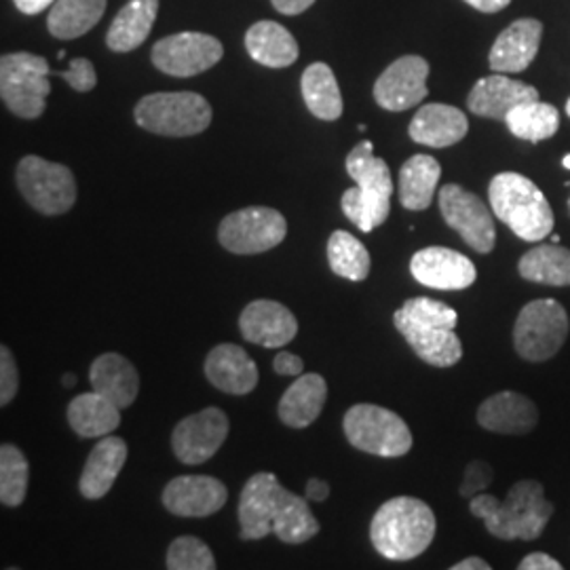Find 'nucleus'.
Returning <instances> with one entry per match:
<instances>
[{
	"mask_svg": "<svg viewBox=\"0 0 570 570\" xmlns=\"http://www.w3.org/2000/svg\"><path fill=\"white\" fill-rule=\"evenodd\" d=\"M207 381L228 395H247L258 385V367L239 345L214 346L205 360Z\"/></svg>",
	"mask_w": 570,
	"mask_h": 570,
	"instance_id": "22",
	"label": "nucleus"
},
{
	"mask_svg": "<svg viewBox=\"0 0 570 570\" xmlns=\"http://www.w3.org/2000/svg\"><path fill=\"white\" fill-rule=\"evenodd\" d=\"M239 330L247 343L279 348L289 345L298 334L294 313L275 301H254L245 306L239 317Z\"/></svg>",
	"mask_w": 570,
	"mask_h": 570,
	"instance_id": "19",
	"label": "nucleus"
},
{
	"mask_svg": "<svg viewBox=\"0 0 570 570\" xmlns=\"http://www.w3.org/2000/svg\"><path fill=\"white\" fill-rule=\"evenodd\" d=\"M452 570H490V564L482 558H465V560L456 562Z\"/></svg>",
	"mask_w": 570,
	"mask_h": 570,
	"instance_id": "49",
	"label": "nucleus"
},
{
	"mask_svg": "<svg viewBox=\"0 0 570 570\" xmlns=\"http://www.w3.org/2000/svg\"><path fill=\"white\" fill-rule=\"evenodd\" d=\"M320 522L308 510V499L285 490L282 505L273 520V534L287 546H301L320 532Z\"/></svg>",
	"mask_w": 570,
	"mask_h": 570,
	"instance_id": "35",
	"label": "nucleus"
},
{
	"mask_svg": "<svg viewBox=\"0 0 570 570\" xmlns=\"http://www.w3.org/2000/svg\"><path fill=\"white\" fill-rule=\"evenodd\" d=\"M518 271L532 284L569 287L570 249L558 244L537 245L520 258Z\"/></svg>",
	"mask_w": 570,
	"mask_h": 570,
	"instance_id": "34",
	"label": "nucleus"
},
{
	"mask_svg": "<svg viewBox=\"0 0 570 570\" xmlns=\"http://www.w3.org/2000/svg\"><path fill=\"white\" fill-rule=\"evenodd\" d=\"M468 131L469 121L465 112L449 104L421 106L407 127L410 138L429 148L454 146L468 136Z\"/></svg>",
	"mask_w": 570,
	"mask_h": 570,
	"instance_id": "24",
	"label": "nucleus"
},
{
	"mask_svg": "<svg viewBox=\"0 0 570 570\" xmlns=\"http://www.w3.org/2000/svg\"><path fill=\"white\" fill-rule=\"evenodd\" d=\"M68 423L81 438H106L121 425V407L98 391L81 393L68 404Z\"/></svg>",
	"mask_w": 570,
	"mask_h": 570,
	"instance_id": "30",
	"label": "nucleus"
},
{
	"mask_svg": "<svg viewBox=\"0 0 570 570\" xmlns=\"http://www.w3.org/2000/svg\"><path fill=\"white\" fill-rule=\"evenodd\" d=\"M20 389V372L9 346H0V406H9Z\"/></svg>",
	"mask_w": 570,
	"mask_h": 570,
	"instance_id": "41",
	"label": "nucleus"
},
{
	"mask_svg": "<svg viewBox=\"0 0 570 570\" xmlns=\"http://www.w3.org/2000/svg\"><path fill=\"white\" fill-rule=\"evenodd\" d=\"M343 429L348 444L366 454L397 459L412 449V433L406 421L387 407L374 404L348 407Z\"/></svg>",
	"mask_w": 570,
	"mask_h": 570,
	"instance_id": "8",
	"label": "nucleus"
},
{
	"mask_svg": "<svg viewBox=\"0 0 570 570\" xmlns=\"http://www.w3.org/2000/svg\"><path fill=\"white\" fill-rule=\"evenodd\" d=\"M520 570H562V564L558 560H553L548 553H541V551H534L529 553L520 564Z\"/></svg>",
	"mask_w": 570,
	"mask_h": 570,
	"instance_id": "44",
	"label": "nucleus"
},
{
	"mask_svg": "<svg viewBox=\"0 0 570 570\" xmlns=\"http://www.w3.org/2000/svg\"><path fill=\"white\" fill-rule=\"evenodd\" d=\"M492 478H494V473H492V468L487 461H471L468 469H465V480L459 489V494L465 497V499L475 497V494L489 489Z\"/></svg>",
	"mask_w": 570,
	"mask_h": 570,
	"instance_id": "42",
	"label": "nucleus"
},
{
	"mask_svg": "<svg viewBox=\"0 0 570 570\" xmlns=\"http://www.w3.org/2000/svg\"><path fill=\"white\" fill-rule=\"evenodd\" d=\"M435 527V515L425 501L395 497L374 513L370 541L383 558L406 562L421 556L433 543Z\"/></svg>",
	"mask_w": 570,
	"mask_h": 570,
	"instance_id": "3",
	"label": "nucleus"
},
{
	"mask_svg": "<svg viewBox=\"0 0 570 570\" xmlns=\"http://www.w3.org/2000/svg\"><path fill=\"white\" fill-rule=\"evenodd\" d=\"M89 383L117 407L131 406L140 393V374L119 353H102L89 367Z\"/></svg>",
	"mask_w": 570,
	"mask_h": 570,
	"instance_id": "26",
	"label": "nucleus"
},
{
	"mask_svg": "<svg viewBox=\"0 0 570 570\" xmlns=\"http://www.w3.org/2000/svg\"><path fill=\"white\" fill-rule=\"evenodd\" d=\"M165 510L178 518H207L225 508L228 490L212 475H178L164 490Z\"/></svg>",
	"mask_w": 570,
	"mask_h": 570,
	"instance_id": "18",
	"label": "nucleus"
},
{
	"mask_svg": "<svg viewBox=\"0 0 570 570\" xmlns=\"http://www.w3.org/2000/svg\"><path fill=\"white\" fill-rule=\"evenodd\" d=\"M327 263L334 275L348 282H364L370 273L366 245L346 230H334L327 239Z\"/></svg>",
	"mask_w": 570,
	"mask_h": 570,
	"instance_id": "37",
	"label": "nucleus"
},
{
	"mask_svg": "<svg viewBox=\"0 0 570 570\" xmlns=\"http://www.w3.org/2000/svg\"><path fill=\"white\" fill-rule=\"evenodd\" d=\"M505 125L520 140L532 144L543 142V140H550L551 136H556V131L560 129V112L551 104L539 102V100L524 102L511 110Z\"/></svg>",
	"mask_w": 570,
	"mask_h": 570,
	"instance_id": "36",
	"label": "nucleus"
},
{
	"mask_svg": "<svg viewBox=\"0 0 570 570\" xmlns=\"http://www.w3.org/2000/svg\"><path fill=\"white\" fill-rule=\"evenodd\" d=\"M287 235L284 214L273 207H244L228 214L218 226V242L237 256L263 254L282 244Z\"/></svg>",
	"mask_w": 570,
	"mask_h": 570,
	"instance_id": "11",
	"label": "nucleus"
},
{
	"mask_svg": "<svg viewBox=\"0 0 570 570\" xmlns=\"http://www.w3.org/2000/svg\"><path fill=\"white\" fill-rule=\"evenodd\" d=\"M459 315L452 306L428 296H416L395 311L393 324L412 346V351L435 367H450L461 362L463 345L454 334Z\"/></svg>",
	"mask_w": 570,
	"mask_h": 570,
	"instance_id": "1",
	"label": "nucleus"
},
{
	"mask_svg": "<svg viewBox=\"0 0 570 570\" xmlns=\"http://www.w3.org/2000/svg\"><path fill=\"white\" fill-rule=\"evenodd\" d=\"M543 23L534 18L513 21L490 49L489 63L494 72H524L539 53Z\"/></svg>",
	"mask_w": 570,
	"mask_h": 570,
	"instance_id": "21",
	"label": "nucleus"
},
{
	"mask_svg": "<svg viewBox=\"0 0 570 570\" xmlns=\"http://www.w3.org/2000/svg\"><path fill=\"white\" fill-rule=\"evenodd\" d=\"M159 16V0H129L106 32V45L115 53H129L148 39Z\"/></svg>",
	"mask_w": 570,
	"mask_h": 570,
	"instance_id": "29",
	"label": "nucleus"
},
{
	"mask_svg": "<svg viewBox=\"0 0 570 570\" xmlns=\"http://www.w3.org/2000/svg\"><path fill=\"white\" fill-rule=\"evenodd\" d=\"M271 2L282 16H301L308 7L315 4V0H271Z\"/></svg>",
	"mask_w": 570,
	"mask_h": 570,
	"instance_id": "45",
	"label": "nucleus"
},
{
	"mask_svg": "<svg viewBox=\"0 0 570 570\" xmlns=\"http://www.w3.org/2000/svg\"><path fill=\"white\" fill-rule=\"evenodd\" d=\"M569 313L553 298L524 306L513 326V346L527 362H548L569 338Z\"/></svg>",
	"mask_w": 570,
	"mask_h": 570,
	"instance_id": "9",
	"label": "nucleus"
},
{
	"mask_svg": "<svg viewBox=\"0 0 570 570\" xmlns=\"http://www.w3.org/2000/svg\"><path fill=\"white\" fill-rule=\"evenodd\" d=\"M245 49L249 58L266 68H287L296 63L301 49L294 35L279 21H256L245 32Z\"/></svg>",
	"mask_w": 570,
	"mask_h": 570,
	"instance_id": "28",
	"label": "nucleus"
},
{
	"mask_svg": "<svg viewBox=\"0 0 570 570\" xmlns=\"http://www.w3.org/2000/svg\"><path fill=\"white\" fill-rule=\"evenodd\" d=\"M442 176V165L429 155H414L400 169V202L410 212L428 209Z\"/></svg>",
	"mask_w": 570,
	"mask_h": 570,
	"instance_id": "33",
	"label": "nucleus"
},
{
	"mask_svg": "<svg viewBox=\"0 0 570 570\" xmlns=\"http://www.w3.org/2000/svg\"><path fill=\"white\" fill-rule=\"evenodd\" d=\"M327 383L322 374H301L279 400V419L292 429H305L317 421L326 406Z\"/></svg>",
	"mask_w": 570,
	"mask_h": 570,
	"instance_id": "27",
	"label": "nucleus"
},
{
	"mask_svg": "<svg viewBox=\"0 0 570 570\" xmlns=\"http://www.w3.org/2000/svg\"><path fill=\"white\" fill-rule=\"evenodd\" d=\"M273 370L279 374V376H301L305 364L298 355L289 353V351H279L277 357L273 360Z\"/></svg>",
	"mask_w": 570,
	"mask_h": 570,
	"instance_id": "43",
	"label": "nucleus"
},
{
	"mask_svg": "<svg viewBox=\"0 0 570 570\" xmlns=\"http://www.w3.org/2000/svg\"><path fill=\"white\" fill-rule=\"evenodd\" d=\"M127 444L117 435H106L87 456V463L82 468L79 490L82 497L89 501H98L106 497L115 487L121 469L127 463Z\"/></svg>",
	"mask_w": 570,
	"mask_h": 570,
	"instance_id": "25",
	"label": "nucleus"
},
{
	"mask_svg": "<svg viewBox=\"0 0 570 570\" xmlns=\"http://www.w3.org/2000/svg\"><path fill=\"white\" fill-rule=\"evenodd\" d=\"M305 494L308 501L324 503L327 497H330V484L324 482V480H320V478H311V480L306 482Z\"/></svg>",
	"mask_w": 570,
	"mask_h": 570,
	"instance_id": "46",
	"label": "nucleus"
},
{
	"mask_svg": "<svg viewBox=\"0 0 570 570\" xmlns=\"http://www.w3.org/2000/svg\"><path fill=\"white\" fill-rule=\"evenodd\" d=\"M489 202L494 216L510 226L522 242H541L553 228V212L548 197L522 174H497L489 186Z\"/></svg>",
	"mask_w": 570,
	"mask_h": 570,
	"instance_id": "5",
	"label": "nucleus"
},
{
	"mask_svg": "<svg viewBox=\"0 0 570 570\" xmlns=\"http://www.w3.org/2000/svg\"><path fill=\"white\" fill-rule=\"evenodd\" d=\"M51 75L61 77L70 85V89H75L79 94H87V91L96 89V85H98L96 66L87 58H75V60H70L66 70H51Z\"/></svg>",
	"mask_w": 570,
	"mask_h": 570,
	"instance_id": "40",
	"label": "nucleus"
},
{
	"mask_svg": "<svg viewBox=\"0 0 570 570\" xmlns=\"http://www.w3.org/2000/svg\"><path fill=\"white\" fill-rule=\"evenodd\" d=\"M108 0H56L47 16V30L60 41L81 39L106 13Z\"/></svg>",
	"mask_w": 570,
	"mask_h": 570,
	"instance_id": "31",
	"label": "nucleus"
},
{
	"mask_svg": "<svg viewBox=\"0 0 570 570\" xmlns=\"http://www.w3.org/2000/svg\"><path fill=\"white\" fill-rule=\"evenodd\" d=\"M16 183L26 204L42 216H61L77 204V180L66 165L47 161L37 155L21 159Z\"/></svg>",
	"mask_w": 570,
	"mask_h": 570,
	"instance_id": "10",
	"label": "nucleus"
},
{
	"mask_svg": "<svg viewBox=\"0 0 570 570\" xmlns=\"http://www.w3.org/2000/svg\"><path fill=\"white\" fill-rule=\"evenodd\" d=\"M345 167L355 186L343 193V214L362 233H372L376 226L385 225L391 212V169L374 155V144L370 140L357 144L346 155Z\"/></svg>",
	"mask_w": 570,
	"mask_h": 570,
	"instance_id": "4",
	"label": "nucleus"
},
{
	"mask_svg": "<svg viewBox=\"0 0 570 570\" xmlns=\"http://www.w3.org/2000/svg\"><path fill=\"white\" fill-rule=\"evenodd\" d=\"M429 61L421 56H404L393 61L376 79L374 100L389 112H404L428 98Z\"/></svg>",
	"mask_w": 570,
	"mask_h": 570,
	"instance_id": "15",
	"label": "nucleus"
},
{
	"mask_svg": "<svg viewBox=\"0 0 570 570\" xmlns=\"http://www.w3.org/2000/svg\"><path fill=\"white\" fill-rule=\"evenodd\" d=\"M539 100V91L529 82L513 81L497 72L484 77L469 91L468 108L484 119L505 121L515 106Z\"/></svg>",
	"mask_w": 570,
	"mask_h": 570,
	"instance_id": "20",
	"label": "nucleus"
},
{
	"mask_svg": "<svg viewBox=\"0 0 570 570\" xmlns=\"http://www.w3.org/2000/svg\"><path fill=\"white\" fill-rule=\"evenodd\" d=\"M469 511L484 522L492 537L501 541H534L543 534L553 515V505L546 499V490L534 480H520L511 487L505 501L492 494H475Z\"/></svg>",
	"mask_w": 570,
	"mask_h": 570,
	"instance_id": "2",
	"label": "nucleus"
},
{
	"mask_svg": "<svg viewBox=\"0 0 570 570\" xmlns=\"http://www.w3.org/2000/svg\"><path fill=\"white\" fill-rule=\"evenodd\" d=\"M465 2L482 13H499L510 4L511 0H465Z\"/></svg>",
	"mask_w": 570,
	"mask_h": 570,
	"instance_id": "48",
	"label": "nucleus"
},
{
	"mask_svg": "<svg viewBox=\"0 0 570 570\" xmlns=\"http://www.w3.org/2000/svg\"><path fill=\"white\" fill-rule=\"evenodd\" d=\"M228 416L220 407H205L183 419L171 433V449L184 465H202L209 461L228 438Z\"/></svg>",
	"mask_w": 570,
	"mask_h": 570,
	"instance_id": "14",
	"label": "nucleus"
},
{
	"mask_svg": "<svg viewBox=\"0 0 570 570\" xmlns=\"http://www.w3.org/2000/svg\"><path fill=\"white\" fill-rule=\"evenodd\" d=\"M13 2L23 16H39L45 9H49L56 0H13Z\"/></svg>",
	"mask_w": 570,
	"mask_h": 570,
	"instance_id": "47",
	"label": "nucleus"
},
{
	"mask_svg": "<svg viewBox=\"0 0 570 570\" xmlns=\"http://www.w3.org/2000/svg\"><path fill=\"white\" fill-rule=\"evenodd\" d=\"M440 212L444 223L478 254H490L497 244V226L492 207L459 184H446L440 190Z\"/></svg>",
	"mask_w": 570,
	"mask_h": 570,
	"instance_id": "12",
	"label": "nucleus"
},
{
	"mask_svg": "<svg viewBox=\"0 0 570 570\" xmlns=\"http://www.w3.org/2000/svg\"><path fill=\"white\" fill-rule=\"evenodd\" d=\"M480 428L505 435H527L539 423V410L527 395L501 391L490 395L478 407Z\"/></svg>",
	"mask_w": 570,
	"mask_h": 570,
	"instance_id": "23",
	"label": "nucleus"
},
{
	"mask_svg": "<svg viewBox=\"0 0 570 570\" xmlns=\"http://www.w3.org/2000/svg\"><path fill=\"white\" fill-rule=\"evenodd\" d=\"M49 61L28 53H4L0 58V98L20 119H39L51 94Z\"/></svg>",
	"mask_w": 570,
	"mask_h": 570,
	"instance_id": "7",
	"label": "nucleus"
},
{
	"mask_svg": "<svg viewBox=\"0 0 570 570\" xmlns=\"http://www.w3.org/2000/svg\"><path fill=\"white\" fill-rule=\"evenodd\" d=\"M77 383H79V379H77L75 374H70V372H68V374H63V379H61V385L66 389H72Z\"/></svg>",
	"mask_w": 570,
	"mask_h": 570,
	"instance_id": "50",
	"label": "nucleus"
},
{
	"mask_svg": "<svg viewBox=\"0 0 570 570\" xmlns=\"http://www.w3.org/2000/svg\"><path fill=\"white\" fill-rule=\"evenodd\" d=\"M567 115H569V117H570V98H569V102H567Z\"/></svg>",
	"mask_w": 570,
	"mask_h": 570,
	"instance_id": "52",
	"label": "nucleus"
},
{
	"mask_svg": "<svg viewBox=\"0 0 570 570\" xmlns=\"http://www.w3.org/2000/svg\"><path fill=\"white\" fill-rule=\"evenodd\" d=\"M562 165H564V167H567V169H570V155H567V157H564V159H562Z\"/></svg>",
	"mask_w": 570,
	"mask_h": 570,
	"instance_id": "51",
	"label": "nucleus"
},
{
	"mask_svg": "<svg viewBox=\"0 0 570 570\" xmlns=\"http://www.w3.org/2000/svg\"><path fill=\"white\" fill-rule=\"evenodd\" d=\"M284 492L279 480L268 471L247 480L239 499V537L244 541H258L273 532V520L282 505Z\"/></svg>",
	"mask_w": 570,
	"mask_h": 570,
	"instance_id": "16",
	"label": "nucleus"
},
{
	"mask_svg": "<svg viewBox=\"0 0 570 570\" xmlns=\"http://www.w3.org/2000/svg\"><path fill=\"white\" fill-rule=\"evenodd\" d=\"M569 205H570V202H569Z\"/></svg>",
	"mask_w": 570,
	"mask_h": 570,
	"instance_id": "53",
	"label": "nucleus"
},
{
	"mask_svg": "<svg viewBox=\"0 0 570 570\" xmlns=\"http://www.w3.org/2000/svg\"><path fill=\"white\" fill-rule=\"evenodd\" d=\"M410 273L419 284L444 292L468 289L478 277L475 265L468 256L440 245L419 249L410 261Z\"/></svg>",
	"mask_w": 570,
	"mask_h": 570,
	"instance_id": "17",
	"label": "nucleus"
},
{
	"mask_svg": "<svg viewBox=\"0 0 570 570\" xmlns=\"http://www.w3.org/2000/svg\"><path fill=\"white\" fill-rule=\"evenodd\" d=\"M225 56V47L205 32H178L155 42L150 60L169 77L188 79L214 68Z\"/></svg>",
	"mask_w": 570,
	"mask_h": 570,
	"instance_id": "13",
	"label": "nucleus"
},
{
	"mask_svg": "<svg viewBox=\"0 0 570 570\" xmlns=\"http://www.w3.org/2000/svg\"><path fill=\"white\" fill-rule=\"evenodd\" d=\"M165 567L169 570H214L216 558L202 539L178 537L167 550Z\"/></svg>",
	"mask_w": 570,
	"mask_h": 570,
	"instance_id": "39",
	"label": "nucleus"
},
{
	"mask_svg": "<svg viewBox=\"0 0 570 570\" xmlns=\"http://www.w3.org/2000/svg\"><path fill=\"white\" fill-rule=\"evenodd\" d=\"M212 106L195 91H161L144 96L134 108V119L155 136L190 138L212 125Z\"/></svg>",
	"mask_w": 570,
	"mask_h": 570,
	"instance_id": "6",
	"label": "nucleus"
},
{
	"mask_svg": "<svg viewBox=\"0 0 570 570\" xmlns=\"http://www.w3.org/2000/svg\"><path fill=\"white\" fill-rule=\"evenodd\" d=\"M28 492V461L18 446H0V501L4 508H20Z\"/></svg>",
	"mask_w": 570,
	"mask_h": 570,
	"instance_id": "38",
	"label": "nucleus"
},
{
	"mask_svg": "<svg viewBox=\"0 0 570 570\" xmlns=\"http://www.w3.org/2000/svg\"><path fill=\"white\" fill-rule=\"evenodd\" d=\"M301 91L306 108L320 121H338L343 115V94L334 70L324 63L315 61L306 66L301 79Z\"/></svg>",
	"mask_w": 570,
	"mask_h": 570,
	"instance_id": "32",
	"label": "nucleus"
}]
</instances>
